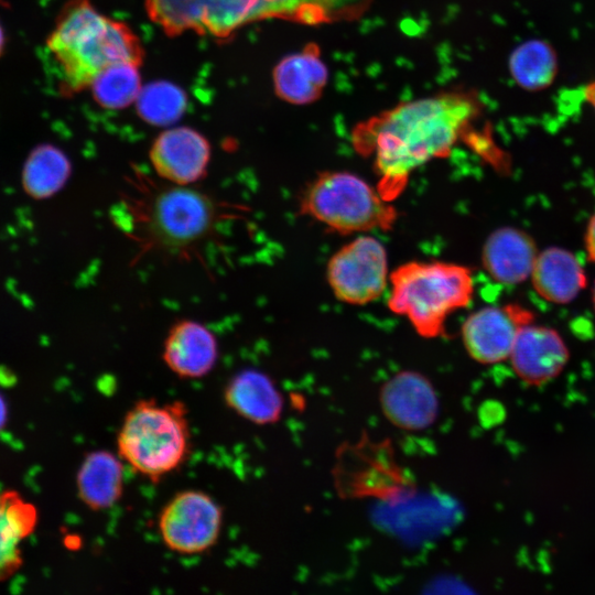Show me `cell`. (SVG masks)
Here are the masks:
<instances>
[{
  "label": "cell",
  "mask_w": 595,
  "mask_h": 595,
  "mask_svg": "<svg viewBox=\"0 0 595 595\" xmlns=\"http://www.w3.org/2000/svg\"><path fill=\"white\" fill-rule=\"evenodd\" d=\"M7 421V405L3 398L0 394V431L4 426Z\"/></svg>",
  "instance_id": "cell-27"
},
{
  "label": "cell",
  "mask_w": 595,
  "mask_h": 595,
  "mask_svg": "<svg viewBox=\"0 0 595 595\" xmlns=\"http://www.w3.org/2000/svg\"><path fill=\"white\" fill-rule=\"evenodd\" d=\"M221 526L220 506L198 490L178 493L159 517L164 544L181 554H196L210 549L218 540Z\"/></svg>",
  "instance_id": "cell-9"
},
{
  "label": "cell",
  "mask_w": 595,
  "mask_h": 595,
  "mask_svg": "<svg viewBox=\"0 0 595 595\" xmlns=\"http://www.w3.org/2000/svg\"><path fill=\"white\" fill-rule=\"evenodd\" d=\"M210 154V144L201 132L190 127H175L155 138L149 156L159 177L188 186L205 177Z\"/></svg>",
  "instance_id": "cell-12"
},
{
  "label": "cell",
  "mask_w": 595,
  "mask_h": 595,
  "mask_svg": "<svg viewBox=\"0 0 595 595\" xmlns=\"http://www.w3.org/2000/svg\"><path fill=\"white\" fill-rule=\"evenodd\" d=\"M327 77V68L315 43H309L301 52L282 58L274 67L272 76L277 95L294 105L317 100Z\"/></svg>",
  "instance_id": "cell-16"
},
{
  "label": "cell",
  "mask_w": 595,
  "mask_h": 595,
  "mask_svg": "<svg viewBox=\"0 0 595 595\" xmlns=\"http://www.w3.org/2000/svg\"><path fill=\"white\" fill-rule=\"evenodd\" d=\"M585 247L589 259L595 262V215L591 218L587 225Z\"/></svg>",
  "instance_id": "cell-25"
},
{
  "label": "cell",
  "mask_w": 595,
  "mask_h": 595,
  "mask_svg": "<svg viewBox=\"0 0 595 595\" xmlns=\"http://www.w3.org/2000/svg\"><path fill=\"white\" fill-rule=\"evenodd\" d=\"M139 67L133 63H121L105 69L89 87L94 100L109 110L123 109L136 102L142 88Z\"/></svg>",
  "instance_id": "cell-23"
},
{
  "label": "cell",
  "mask_w": 595,
  "mask_h": 595,
  "mask_svg": "<svg viewBox=\"0 0 595 595\" xmlns=\"http://www.w3.org/2000/svg\"><path fill=\"white\" fill-rule=\"evenodd\" d=\"M131 191L121 198L119 218L140 255L150 252L191 260L210 239L223 220L235 217V207L202 191L162 184L139 175L129 181Z\"/></svg>",
  "instance_id": "cell-2"
},
{
  "label": "cell",
  "mask_w": 595,
  "mask_h": 595,
  "mask_svg": "<svg viewBox=\"0 0 595 595\" xmlns=\"http://www.w3.org/2000/svg\"><path fill=\"white\" fill-rule=\"evenodd\" d=\"M538 252L533 239L513 227H501L486 239L482 262L487 273L504 284H517L531 275Z\"/></svg>",
  "instance_id": "cell-15"
},
{
  "label": "cell",
  "mask_w": 595,
  "mask_h": 595,
  "mask_svg": "<svg viewBox=\"0 0 595 595\" xmlns=\"http://www.w3.org/2000/svg\"><path fill=\"white\" fill-rule=\"evenodd\" d=\"M508 69L520 88L527 91L544 90L558 76V54L548 41L530 39L513 48Z\"/></svg>",
  "instance_id": "cell-21"
},
{
  "label": "cell",
  "mask_w": 595,
  "mask_h": 595,
  "mask_svg": "<svg viewBox=\"0 0 595 595\" xmlns=\"http://www.w3.org/2000/svg\"><path fill=\"white\" fill-rule=\"evenodd\" d=\"M379 404L392 425L408 432L429 429L440 412L432 381L414 370H402L389 378L379 390Z\"/></svg>",
  "instance_id": "cell-11"
},
{
  "label": "cell",
  "mask_w": 595,
  "mask_h": 595,
  "mask_svg": "<svg viewBox=\"0 0 595 595\" xmlns=\"http://www.w3.org/2000/svg\"><path fill=\"white\" fill-rule=\"evenodd\" d=\"M300 213L328 229L349 235L372 230H389L398 213L360 176L347 171L320 173L303 190Z\"/></svg>",
  "instance_id": "cell-6"
},
{
  "label": "cell",
  "mask_w": 595,
  "mask_h": 595,
  "mask_svg": "<svg viewBox=\"0 0 595 595\" xmlns=\"http://www.w3.org/2000/svg\"><path fill=\"white\" fill-rule=\"evenodd\" d=\"M531 280L540 296L556 304L573 301L586 285V275L577 259L558 247L538 253Z\"/></svg>",
  "instance_id": "cell-18"
},
{
  "label": "cell",
  "mask_w": 595,
  "mask_h": 595,
  "mask_svg": "<svg viewBox=\"0 0 595 595\" xmlns=\"http://www.w3.org/2000/svg\"><path fill=\"white\" fill-rule=\"evenodd\" d=\"M136 106L142 120L152 126L166 127L183 116L187 97L177 85L159 80L142 86Z\"/></svg>",
  "instance_id": "cell-24"
},
{
  "label": "cell",
  "mask_w": 595,
  "mask_h": 595,
  "mask_svg": "<svg viewBox=\"0 0 595 595\" xmlns=\"http://www.w3.org/2000/svg\"><path fill=\"white\" fill-rule=\"evenodd\" d=\"M383 245L361 235L339 248L328 260L326 279L337 300L365 305L378 300L389 280Z\"/></svg>",
  "instance_id": "cell-8"
},
{
  "label": "cell",
  "mask_w": 595,
  "mask_h": 595,
  "mask_svg": "<svg viewBox=\"0 0 595 595\" xmlns=\"http://www.w3.org/2000/svg\"><path fill=\"white\" fill-rule=\"evenodd\" d=\"M150 19L167 35L187 31L226 40L241 26L279 18L303 22L310 0H144Z\"/></svg>",
  "instance_id": "cell-7"
},
{
  "label": "cell",
  "mask_w": 595,
  "mask_h": 595,
  "mask_svg": "<svg viewBox=\"0 0 595 595\" xmlns=\"http://www.w3.org/2000/svg\"><path fill=\"white\" fill-rule=\"evenodd\" d=\"M36 524V510L15 491L0 493V581L22 564L20 542Z\"/></svg>",
  "instance_id": "cell-20"
},
{
  "label": "cell",
  "mask_w": 595,
  "mask_h": 595,
  "mask_svg": "<svg viewBox=\"0 0 595 595\" xmlns=\"http://www.w3.org/2000/svg\"><path fill=\"white\" fill-rule=\"evenodd\" d=\"M477 96L453 89L400 102L363 122L351 133L358 154L371 158L377 190L392 202L411 174L425 163L447 156L480 115Z\"/></svg>",
  "instance_id": "cell-1"
},
{
  "label": "cell",
  "mask_w": 595,
  "mask_h": 595,
  "mask_svg": "<svg viewBox=\"0 0 595 595\" xmlns=\"http://www.w3.org/2000/svg\"><path fill=\"white\" fill-rule=\"evenodd\" d=\"M583 96L585 101L593 108L595 111V79L588 82L583 88Z\"/></svg>",
  "instance_id": "cell-26"
},
{
  "label": "cell",
  "mask_w": 595,
  "mask_h": 595,
  "mask_svg": "<svg viewBox=\"0 0 595 595\" xmlns=\"http://www.w3.org/2000/svg\"><path fill=\"white\" fill-rule=\"evenodd\" d=\"M190 440L182 402L142 400L123 419L117 437L118 454L136 472L155 482L186 459Z\"/></svg>",
  "instance_id": "cell-5"
},
{
  "label": "cell",
  "mask_w": 595,
  "mask_h": 595,
  "mask_svg": "<svg viewBox=\"0 0 595 595\" xmlns=\"http://www.w3.org/2000/svg\"><path fill=\"white\" fill-rule=\"evenodd\" d=\"M1 1H2V0H0V2H1Z\"/></svg>",
  "instance_id": "cell-30"
},
{
  "label": "cell",
  "mask_w": 595,
  "mask_h": 595,
  "mask_svg": "<svg viewBox=\"0 0 595 595\" xmlns=\"http://www.w3.org/2000/svg\"><path fill=\"white\" fill-rule=\"evenodd\" d=\"M225 402L244 419L260 425L279 421L283 397L272 379L256 369H246L225 388Z\"/></svg>",
  "instance_id": "cell-17"
},
{
  "label": "cell",
  "mask_w": 595,
  "mask_h": 595,
  "mask_svg": "<svg viewBox=\"0 0 595 595\" xmlns=\"http://www.w3.org/2000/svg\"><path fill=\"white\" fill-rule=\"evenodd\" d=\"M46 47L58 66L60 91L66 97L89 88L110 66L141 65L144 58L138 35L126 23L98 12L89 0L63 6Z\"/></svg>",
  "instance_id": "cell-3"
},
{
  "label": "cell",
  "mask_w": 595,
  "mask_h": 595,
  "mask_svg": "<svg viewBox=\"0 0 595 595\" xmlns=\"http://www.w3.org/2000/svg\"><path fill=\"white\" fill-rule=\"evenodd\" d=\"M509 358L519 378L539 386L562 371L569 350L556 331L528 324L519 331Z\"/></svg>",
  "instance_id": "cell-13"
},
{
  "label": "cell",
  "mask_w": 595,
  "mask_h": 595,
  "mask_svg": "<svg viewBox=\"0 0 595 595\" xmlns=\"http://www.w3.org/2000/svg\"><path fill=\"white\" fill-rule=\"evenodd\" d=\"M120 459L106 451H96L85 457L76 483L80 499L90 509L111 508L121 497L123 468Z\"/></svg>",
  "instance_id": "cell-19"
},
{
  "label": "cell",
  "mask_w": 595,
  "mask_h": 595,
  "mask_svg": "<svg viewBox=\"0 0 595 595\" xmlns=\"http://www.w3.org/2000/svg\"><path fill=\"white\" fill-rule=\"evenodd\" d=\"M218 358L216 336L202 323L173 324L163 345V360L178 377L196 379L210 372Z\"/></svg>",
  "instance_id": "cell-14"
},
{
  "label": "cell",
  "mask_w": 595,
  "mask_h": 595,
  "mask_svg": "<svg viewBox=\"0 0 595 595\" xmlns=\"http://www.w3.org/2000/svg\"><path fill=\"white\" fill-rule=\"evenodd\" d=\"M4 47H6V34H4L3 28H2V25L0 23V57L3 54Z\"/></svg>",
  "instance_id": "cell-28"
},
{
  "label": "cell",
  "mask_w": 595,
  "mask_h": 595,
  "mask_svg": "<svg viewBox=\"0 0 595 595\" xmlns=\"http://www.w3.org/2000/svg\"><path fill=\"white\" fill-rule=\"evenodd\" d=\"M71 173V161L60 148L41 144L35 147L25 160L22 185L31 197L47 198L65 186Z\"/></svg>",
  "instance_id": "cell-22"
},
{
  "label": "cell",
  "mask_w": 595,
  "mask_h": 595,
  "mask_svg": "<svg viewBox=\"0 0 595 595\" xmlns=\"http://www.w3.org/2000/svg\"><path fill=\"white\" fill-rule=\"evenodd\" d=\"M533 316L519 305L488 306L472 313L462 325V340L470 358L489 365L509 358L521 327Z\"/></svg>",
  "instance_id": "cell-10"
},
{
  "label": "cell",
  "mask_w": 595,
  "mask_h": 595,
  "mask_svg": "<svg viewBox=\"0 0 595 595\" xmlns=\"http://www.w3.org/2000/svg\"><path fill=\"white\" fill-rule=\"evenodd\" d=\"M388 307L404 316L423 338L445 333L450 315L466 307L474 295L472 270L444 261H409L389 277Z\"/></svg>",
  "instance_id": "cell-4"
},
{
  "label": "cell",
  "mask_w": 595,
  "mask_h": 595,
  "mask_svg": "<svg viewBox=\"0 0 595 595\" xmlns=\"http://www.w3.org/2000/svg\"><path fill=\"white\" fill-rule=\"evenodd\" d=\"M593 303H594V307H595V285H594V290H593Z\"/></svg>",
  "instance_id": "cell-29"
}]
</instances>
